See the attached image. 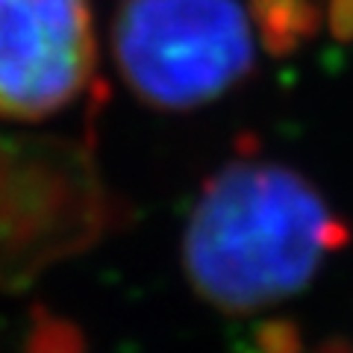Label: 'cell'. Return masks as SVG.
Listing matches in <instances>:
<instances>
[{"label":"cell","mask_w":353,"mask_h":353,"mask_svg":"<svg viewBox=\"0 0 353 353\" xmlns=\"http://www.w3.org/2000/svg\"><path fill=\"white\" fill-rule=\"evenodd\" d=\"M350 224L306 174L271 159H233L201 185L183 230L194 294L227 315H253L301 294Z\"/></svg>","instance_id":"obj_1"},{"label":"cell","mask_w":353,"mask_h":353,"mask_svg":"<svg viewBox=\"0 0 353 353\" xmlns=\"http://www.w3.org/2000/svg\"><path fill=\"white\" fill-rule=\"evenodd\" d=\"M124 215L92 139L0 136V292H24L53 265L101 245Z\"/></svg>","instance_id":"obj_2"},{"label":"cell","mask_w":353,"mask_h":353,"mask_svg":"<svg viewBox=\"0 0 353 353\" xmlns=\"http://www.w3.org/2000/svg\"><path fill=\"white\" fill-rule=\"evenodd\" d=\"M112 57L141 103L192 112L248 80L256 41L239 0H127L112 24Z\"/></svg>","instance_id":"obj_3"},{"label":"cell","mask_w":353,"mask_h":353,"mask_svg":"<svg viewBox=\"0 0 353 353\" xmlns=\"http://www.w3.org/2000/svg\"><path fill=\"white\" fill-rule=\"evenodd\" d=\"M97 88L88 0H0V118L39 124Z\"/></svg>","instance_id":"obj_4"},{"label":"cell","mask_w":353,"mask_h":353,"mask_svg":"<svg viewBox=\"0 0 353 353\" xmlns=\"http://www.w3.org/2000/svg\"><path fill=\"white\" fill-rule=\"evenodd\" d=\"M30 353H83V336L77 330L53 315H41L32 324L30 333Z\"/></svg>","instance_id":"obj_5"},{"label":"cell","mask_w":353,"mask_h":353,"mask_svg":"<svg viewBox=\"0 0 353 353\" xmlns=\"http://www.w3.org/2000/svg\"><path fill=\"white\" fill-rule=\"evenodd\" d=\"M324 18V30L339 41L353 39V0H306Z\"/></svg>","instance_id":"obj_6"}]
</instances>
